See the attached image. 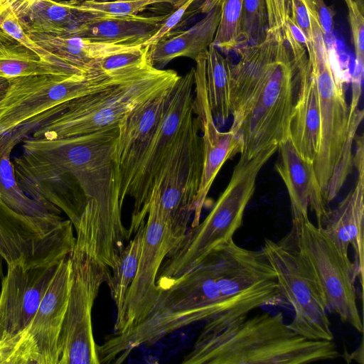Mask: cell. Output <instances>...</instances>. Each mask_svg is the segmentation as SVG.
I'll list each match as a JSON object with an SVG mask.
<instances>
[{
    "mask_svg": "<svg viewBox=\"0 0 364 364\" xmlns=\"http://www.w3.org/2000/svg\"><path fill=\"white\" fill-rule=\"evenodd\" d=\"M119 126L58 139L26 137L14 159L18 185L72 222L74 248L113 269L129 239L122 220Z\"/></svg>",
    "mask_w": 364,
    "mask_h": 364,
    "instance_id": "6da1fadb",
    "label": "cell"
},
{
    "mask_svg": "<svg viewBox=\"0 0 364 364\" xmlns=\"http://www.w3.org/2000/svg\"><path fill=\"white\" fill-rule=\"evenodd\" d=\"M230 68V131L242 143L240 155L252 158L289 136L296 95V69L281 33L267 27L259 43L235 49Z\"/></svg>",
    "mask_w": 364,
    "mask_h": 364,
    "instance_id": "7a4b0ae2",
    "label": "cell"
},
{
    "mask_svg": "<svg viewBox=\"0 0 364 364\" xmlns=\"http://www.w3.org/2000/svg\"><path fill=\"white\" fill-rule=\"evenodd\" d=\"M333 341L309 339L284 321L283 314L249 317L238 311L207 321L185 364H301L335 359Z\"/></svg>",
    "mask_w": 364,
    "mask_h": 364,
    "instance_id": "3957f363",
    "label": "cell"
},
{
    "mask_svg": "<svg viewBox=\"0 0 364 364\" xmlns=\"http://www.w3.org/2000/svg\"><path fill=\"white\" fill-rule=\"evenodd\" d=\"M314 59L309 62L315 80L321 117L319 149L314 164L326 203L337 196L353 166V144L363 118L359 108L349 112L344 90L348 77L335 55L328 52L324 36H314Z\"/></svg>",
    "mask_w": 364,
    "mask_h": 364,
    "instance_id": "277c9868",
    "label": "cell"
},
{
    "mask_svg": "<svg viewBox=\"0 0 364 364\" xmlns=\"http://www.w3.org/2000/svg\"><path fill=\"white\" fill-rule=\"evenodd\" d=\"M277 150L272 146L252 158L240 155L228 184L208 215L188 228L163 261L156 277L159 287L188 273L215 247L232 240L255 193L259 172Z\"/></svg>",
    "mask_w": 364,
    "mask_h": 364,
    "instance_id": "5b68a950",
    "label": "cell"
},
{
    "mask_svg": "<svg viewBox=\"0 0 364 364\" xmlns=\"http://www.w3.org/2000/svg\"><path fill=\"white\" fill-rule=\"evenodd\" d=\"M179 77L173 70L157 69L149 63L122 82L59 105L56 114L31 132L32 137H70L119 126L129 111L173 87Z\"/></svg>",
    "mask_w": 364,
    "mask_h": 364,
    "instance_id": "8992f818",
    "label": "cell"
},
{
    "mask_svg": "<svg viewBox=\"0 0 364 364\" xmlns=\"http://www.w3.org/2000/svg\"><path fill=\"white\" fill-rule=\"evenodd\" d=\"M132 75H109L95 69L70 75H36L10 78L0 99V135L21 131L27 136L53 116L57 107L122 82Z\"/></svg>",
    "mask_w": 364,
    "mask_h": 364,
    "instance_id": "52a82bcc",
    "label": "cell"
},
{
    "mask_svg": "<svg viewBox=\"0 0 364 364\" xmlns=\"http://www.w3.org/2000/svg\"><path fill=\"white\" fill-rule=\"evenodd\" d=\"M194 68L180 76L173 87L162 116L148 144L138 159L124 186L119 192L122 205L126 196L134 199L128 230L131 237L146 222L156 181L177 141L193 115Z\"/></svg>",
    "mask_w": 364,
    "mask_h": 364,
    "instance_id": "ba28073f",
    "label": "cell"
},
{
    "mask_svg": "<svg viewBox=\"0 0 364 364\" xmlns=\"http://www.w3.org/2000/svg\"><path fill=\"white\" fill-rule=\"evenodd\" d=\"M262 250L275 271L282 296L294 309L291 328L309 339L333 341L321 292L299 252L294 230L278 242L265 239Z\"/></svg>",
    "mask_w": 364,
    "mask_h": 364,
    "instance_id": "9c48e42d",
    "label": "cell"
},
{
    "mask_svg": "<svg viewBox=\"0 0 364 364\" xmlns=\"http://www.w3.org/2000/svg\"><path fill=\"white\" fill-rule=\"evenodd\" d=\"M297 247L321 292L326 309L358 332L363 331L356 304L355 262L341 252L322 228L307 219L293 225Z\"/></svg>",
    "mask_w": 364,
    "mask_h": 364,
    "instance_id": "30bf717a",
    "label": "cell"
},
{
    "mask_svg": "<svg viewBox=\"0 0 364 364\" xmlns=\"http://www.w3.org/2000/svg\"><path fill=\"white\" fill-rule=\"evenodd\" d=\"M71 284L69 255L58 264L35 315L0 339V364H58L59 340Z\"/></svg>",
    "mask_w": 364,
    "mask_h": 364,
    "instance_id": "8fae6325",
    "label": "cell"
},
{
    "mask_svg": "<svg viewBox=\"0 0 364 364\" xmlns=\"http://www.w3.org/2000/svg\"><path fill=\"white\" fill-rule=\"evenodd\" d=\"M203 159L202 136L193 114L154 187L159 191L162 220L177 245L188 230L193 215Z\"/></svg>",
    "mask_w": 364,
    "mask_h": 364,
    "instance_id": "7c38bea8",
    "label": "cell"
},
{
    "mask_svg": "<svg viewBox=\"0 0 364 364\" xmlns=\"http://www.w3.org/2000/svg\"><path fill=\"white\" fill-rule=\"evenodd\" d=\"M69 258L71 284L60 335L58 364H99L91 311L101 284L111 275L110 269L74 247Z\"/></svg>",
    "mask_w": 364,
    "mask_h": 364,
    "instance_id": "4fadbf2b",
    "label": "cell"
},
{
    "mask_svg": "<svg viewBox=\"0 0 364 364\" xmlns=\"http://www.w3.org/2000/svg\"><path fill=\"white\" fill-rule=\"evenodd\" d=\"M75 242L69 219L61 215L38 218L21 214L0 200V255L7 265L65 258Z\"/></svg>",
    "mask_w": 364,
    "mask_h": 364,
    "instance_id": "5bb4252c",
    "label": "cell"
},
{
    "mask_svg": "<svg viewBox=\"0 0 364 364\" xmlns=\"http://www.w3.org/2000/svg\"><path fill=\"white\" fill-rule=\"evenodd\" d=\"M177 243L164 223L159 203V191L153 190L137 271L127 294L120 318L114 325L115 334L140 323L154 305L159 288L156 277L161 264Z\"/></svg>",
    "mask_w": 364,
    "mask_h": 364,
    "instance_id": "9a60e30c",
    "label": "cell"
},
{
    "mask_svg": "<svg viewBox=\"0 0 364 364\" xmlns=\"http://www.w3.org/2000/svg\"><path fill=\"white\" fill-rule=\"evenodd\" d=\"M63 259L7 265L0 291V339L18 332L32 319Z\"/></svg>",
    "mask_w": 364,
    "mask_h": 364,
    "instance_id": "2e32d148",
    "label": "cell"
},
{
    "mask_svg": "<svg viewBox=\"0 0 364 364\" xmlns=\"http://www.w3.org/2000/svg\"><path fill=\"white\" fill-rule=\"evenodd\" d=\"M207 52L196 60L193 109L203 140V168L191 228L200 223V214L210 187L223 164L242 150V143L230 130L221 132L214 122L206 89Z\"/></svg>",
    "mask_w": 364,
    "mask_h": 364,
    "instance_id": "e0dca14e",
    "label": "cell"
},
{
    "mask_svg": "<svg viewBox=\"0 0 364 364\" xmlns=\"http://www.w3.org/2000/svg\"><path fill=\"white\" fill-rule=\"evenodd\" d=\"M363 135L356 136L353 166L358 171L355 186L331 210L323 229L336 247L348 254L350 245L355 252L358 277L363 284L364 256V144Z\"/></svg>",
    "mask_w": 364,
    "mask_h": 364,
    "instance_id": "ac0fdd59",
    "label": "cell"
},
{
    "mask_svg": "<svg viewBox=\"0 0 364 364\" xmlns=\"http://www.w3.org/2000/svg\"><path fill=\"white\" fill-rule=\"evenodd\" d=\"M278 150L274 168L289 194L293 225L309 219V208L315 214L317 227L323 228L331 209L324 200L313 164L301 157L289 136L280 143Z\"/></svg>",
    "mask_w": 364,
    "mask_h": 364,
    "instance_id": "d6986e66",
    "label": "cell"
},
{
    "mask_svg": "<svg viewBox=\"0 0 364 364\" xmlns=\"http://www.w3.org/2000/svg\"><path fill=\"white\" fill-rule=\"evenodd\" d=\"M173 87L136 106L120 122L117 144L120 174L119 192L128 181L135 164L158 124Z\"/></svg>",
    "mask_w": 364,
    "mask_h": 364,
    "instance_id": "ffe728a7",
    "label": "cell"
},
{
    "mask_svg": "<svg viewBox=\"0 0 364 364\" xmlns=\"http://www.w3.org/2000/svg\"><path fill=\"white\" fill-rule=\"evenodd\" d=\"M296 95L289 123V138L301 157L314 164L321 136L318 93L309 63L296 70Z\"/></svg>",
    "mask_w": 364,
    "mask_h": 364,
    "instance_id": "44dd1931",
    "label": "cell"
},
{
    "mask_svg": "<svg viewBox=\"0 0 364 364\" xmlns=\"http://www.w3.org/2000/svg\"><path fill=\"white\" fill-rule=\"evenodd\" d=\"M26 33L46 52L84 73L91 70L95 61L99 59L144 48L142 45L100 42L79 36Z\"/></svg>",
    "mask_w": 364,
    "mask_h": 364,
    "instance_id": "7402d4cb",
    "label": "cell"
},
{
    "mask_svg": "<svg viewBox=\"0 0 364 364\" xmlns=\"http://www.w3.org/2000/svg\"><path fill=\"white\" fill-rule=\"evenodd\" d=\"M90 14V19L78 26L68 36L100 42L143 46L168 16V14L154 16Z\"/></svg>",
    "mask_w": 364,
    "mask_h": 364,
    "instance_id": "603a6c76",
    "label": "cell"
},
{
    "mask_svg": "<svg viewBox=\"0 0 364 364\" xmlns=\"http://www.w3.org/2000/svg\"><path fill=\"white\" fill-rule=\"evenodd\" d=\"M222 11V5L205 14V16L187 30L172 37H166L149 47L148 62L155 68L163 69L179 57L196 60L208 50L214 39Z\"/></svg>",
    "mask_w": 364,
    "mask_h": 364,
    "instance_id": "cb8c5ba5",
    "label": "cell"
},
{
    "mask_svg": "<svg viewBox=\"0 0 364 364\" xmlns=\"http://www.w3.org/2000/svg\"><path fill=\"white\" fill-rule=\"evenodd\" d=\"M26 138L20 131L0 135V200L16 212L38 218L61 215L62 211L27 195L18 185L11 156L14 148Z\"/></svg>",
    "mask_w": 364,
    "mask_h": 364,
    "instance_id": "d4e9b609",
    "label": "cell"
},
{
    "mask_svg": "<svg viewBox=\"0 0 364 364\" xmlns=\"http://www.w3.org/2000/svg\"><path fill=\"white\" fill-rule=\"evenodd\" d=\"M82 73L60 60L39 56L0 29V78Z\"/></svg>",
    "mask_w": 364,
    "mask_h": 364,
    "instance_id": "484cf974",
    "label": "cell"
},
{
    "mask_svg": "<svg viewBox=\"0 0 364 364\" xmlns=\"http://www.w3.org/2000/svg\"><path fill=\"white\" fill-rule=\"evenodd\" d=\"M75 0H38L18 18L26 32L68 36L87 21V12L76 7Z\"/></svg>",
    "mask_w": 364,
    "mask_h": 364,
    "instance_id": "4316f807",
    "label": "cell"
},
{
    "mask_svg": "<svg viewBox=\"0 0 364 364\" xmlns=\"http://www.w3.org/2000/svg\"><path fill=\"white\" fill-rule=\"evenodd\" d=\"M231 64L219 50L210 45L206 56V89L214 122L218 129L230 117Z\"/></svg>",
    "mask_w": 364,
    "mask_h": 364,
    "instance_id": "83f0119b",
    "label": "cell"
},
{
    "mask_svg": "<svg viewBox=\"0 0 364 364\" xmlns=\"http://www.w3.org/2000/svg\"><path fill=\"white\" fill-rule=\"evenodd\" d=\"M145 232L146 222L140 225L134 238L120 252L113 274L107 282L117 307V320L121 316L128 289L137 271Z\"/></svg>",
    "mask_w": 364,
    "mask_h": 364,
    "instance_id": "f1b7e54d",
    "label": "cell"
},
{
    "mask_svg": "<svg viewBox=\"0 0 364 364\" xmlns=\"http://www.w3.org/2000/svg\"><path fill=\"white\" fill-rule=\"evenodd\" d=\"M243 0H225L219 24L211 45L229 52L239 43Z\"/></svg>",
    "mask_w": 364,
    "mask_h": 364,
    "instance_id": "f546056e",
    "label": "cell"
},
{
    "mask_svg": "<svg viewBox=\"0 0 364 364\" xmlns=\"http://www.w3.org/2000/svg\"><path fill=\"white\" fill-rule=\"evenodd\" d=\"M267 27L265 0H243L237 47L260 42L264 38Z\"/></svg>",
    "mask_w": 364,
    "mask_h": 364,
    "instance_id": "4dcf8cb0",
    "label": "cell"
},
{
    "mask_svg": "<svg viewBox=\"0 0 364 364\" xmlns=\"http://www.w3.org/2000/svg\"><path fill=\"white\" fill-rule=\"evenodd\" d=\"M150 6V0H129L97 1L83 0L77 1L76 7L94 15L125 16L136 15Z\"/></svg>",
    "mask_w": 364,
    "mask_h": 364,
    "instance_id": "1f68e13d",
    "label": "cell"
},
{
    "mask_svg": "<svg viewBox=\"0 0 364 364\" xmlns=\"http://www.w3.org/2000/svg\"><path fill=\"white\" fill-rule=\"evenodd\" d=\"M148 48L144 47L139 50L119 53L99 59L95 61L92 68L107 74L116 75L143 68L148 63Z\"/></svg>",
    "mask_w": 364,
    "mask_h": 364,
    "instance_id": "d6a6232c",
    "label": "cell"
},
{
    "mask_svg": "<svg viewBox=\"0 0 364 364\" xmlns=\"http://www.w3.org/2000/svg\"><path fill=\"white\" fill-rule=\"evenodd\" d=\"M0 29L39 56L60 60L46 52L30 38L17 15L9 8L0 9Z\"/></svg>",
    "mask_w": 364,
    "mask_h": 364,
    "instance_id": "836d02e7",
    "label": "cell"
},
{
    "mask_svg": "<svg viewBox=\"0 0 364 364\" xmlns=\"http://www.w3.org/2000/svg\"><path fill=\"white\" fill-rule=\"evenodd\" d=\"M348 9V20L355 48V59L364 61V17L363 12L354 1Z\"/></svg>",
    "mask_w": 364,
    "mask_h": 364,
    "instance_id": "e575fe53",
    "label": "cell"
},
{
    "mask_svg": "<svg viewBox=\"0 0 364 364\" xmlns=\"http://www.w3.org/2000/svg\"><path fill=\"white\" fill-rule=\"evenodd\" d=\"M196 1L197 0H188L182 6L174 9L173 12L168 14V16L163 21L161 26L144 43L143 46L149 47L167 37L168 34H169L181 21L187 9Z\"/></svg>",
    "mask_w": 364,
    "mask_h": 364,
    "instance_id": "d590c367",
    "label": "cell"
},
{
    "mask_svg": "<svg viewBox=\"0 0 364 364\" xmlns=\"http://www.w3.org/2000/svg\"><path fill=\"white\" fill-rule=\"evenodd\" d=\"M364 73V61L355 59L353 73L351 77L352 92L349 104L350 113L358 109V105L362 93V82Z\"/></svg>",
    "mask_w": 364,
    "mask_h": 364,
    "instance_id": "8d00e7d4",
    "label": "cell"
},
{
    "mask_svg": "<svg viewBox=\"0 0 364 364\" xmlns=\"http://www.w3.org/2000/svg\"><path fill=\"white\" fill-rule=\"evenodd\" d=\"M36 1L38 0H0V9L9 8L20 18Z\"/></svg>",
    "mask_w": 364,
    "mask_h": 364,
    "instance_id": "74e56055",
    "label": "cell"
},
{
    "mask_svg": "<svg viewBox=\"0 0 364 364\" xmlns=\"http://www.w3.org/2000/svg\"><path fill=\"white\" fill-rule=\"evenodd\" d=\"M188 0H150V5L154 4L166 3L170 4L173 9H176L182 6Z\"/></svg>",
    "mask_w": 364,
    "mask_h": 364,
    "instance_id": "f35d334b",
    "label": "cell"
},
{
    "mask_svg": "<svg viewBox=\"0 0 364 364\" xmlns=\"http://www.w3.org/2000/svg\"><path fill=\"white\" fill-rule=\"evenodd\" d=\"M7 80L4 78H0V99L4 95L6 86H7Z\"/></svg>",
    "mask_w": 364,
    "mask_h": 364,
    "instance_id": "ab89813d",
    "label": "cell"
},
{
    "mask_svg": "<svg viewBox=\"0 0 364 364\" xmlns=\"http://www.w3.org/2000/svg\"><path fill=\"white\" fill-rule=\"evenodd\" d=\"M354 1L357 3L358 6H359V8L360 9H362V10L364 9V8H363L364 0H354Z\"/></svg>",
    "mask_w": 364,
    "mask_h": 364,
    "instance_id": "60d3db41",
    "label": "cell"
},
{
    "mask_svg": "<svg viewBox=\"0 0 364 364\" xmlns=\"http://www.w3.org/2000/svg\"><path fill=\"white\" fill-rule=\"evenodd\" d=\"M3 261H4V260L3 257H1V255H0V279H1V275H2V269H3V268H2V264H3Z\"/></svg>",
    "mask_w": 364,
    "mask_h": 364,
    "instance_id": "b9f144b4",
    "label": "cell"
},
{
    "mask_svg": "<svg viewBox=\"0 0 364 364\" xmlns=\"http://www.w3.org/2000/svg\"><path fill=\"white\" fill-rule=\"evenodd\" d=\"M55 1H62V0H55ZM75 1H82L83 0H75ZM94 1H129V0H94Z\"/></svg>",
    "mask_w": 364,
    "mask_h": 364,
    "instance_id": "7bdbcfd3",
    "label": "cell"
},
{
    "mask_svg": "<svg viewBox=\"0 0 364 364\" xmlns=\"http://www.w3.org/2000/svg\"><path fill=\"white\" fill-rule=\"evenodd\" d=\"M347 6H349L353 1L354 0H344Z\"/></svg>",
    "mask_w": 364,
    "mask_h": 364,
    "instance_id": "ee69618b",
    "label": "cell"
}]
</instances>
